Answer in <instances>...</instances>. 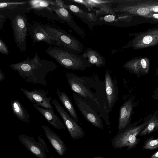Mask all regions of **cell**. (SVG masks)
Returning a JSON list of instances; mask_svg holds the SVG:
<instances>
[{"label": "cell", "mask_w": 158, "mask_h": 158, "mask_svg": "<svg viewBox=\"0 0 158 158\" xmlns=\"http://www.w3.org/2000/svg\"><path fill=\"white\" fill-rule=\"evenodd\" d=\"M46 52L67 69L83 71L89 66L82 55L66 47L50 46L46 49Z\"/></svg>", "instance_id": "1"}, {"label": "cell", "mask_w": 158, "mask_h": 158, "mask_svg": "<svg viewBox=\"0 0 158 158\" xmlns=\"http://www.w3.org/2000/svg\"><path fill=\"white\" fill-rule=\"evenodd\" d=\"M148 123V121L138 126L128 127L118 132L111 139L113 148L122 149L127 147V151L135 148L141 140L140 138H137V136Z\"/></svg>", "instance_id": "2"}, {"label": "cell", "mask_w": 158, "mask_h": 158, "mask_svg": "<svg viewBox=\"0 0 158 158\" xmlns=\"http://www.w3.org/2000/svg\"><path fill=\"white\" fill-rule=\"evenodd\" d=\"M41 27L57 45V47L68 48L80 54L83 46L76 38L61 29L49 24H40Z\"/></svg>", "instance_id": "3"}, {"label": "cell", "mask_w": 158, "mask_h": 158, "mask_svg": "<svg viewBox=\"0 0 158 158\" xmlns=\"http://www.w3.org/2000/svg\"><path fill=\"white\" fill-rule=\"evenodd\" d=\"M56 110L63 119L70 136L74 139L82 138L85 135L83 129L60 105L56 99L52 102Z\"/></svg>", "instance_id": "4"}, {"label": "cell", "mask_w": 158, "mask_h": 158, "mask_svg": "<svg viewBox=\"0 0 158 158\" xmlns=\"http://www.w3.org/2000/svg\"><path fill=\"white\" fill-rule=\"evenodd\" d=\"M27 2L29 7L26 8V10H32L34 13L39 16L64 23L51 9V6L56 4V0H32Z\"/></svg>", "instance_id": "5"}, {"label": "cell", "mask_w": 158, "mask_h": 158, "mask_svg": "<svg viewBox=\"0 0 158 158\" xmlns=\"http://www.w3.org/2000/svg\"><path fill=\"white\" fill-rule=\"evenodd\" d=\"M72 96L76 106L84 117L95 127L102 129L100 120L86 100L75 93H72Z\"/></svg>", "instance_id": "6"}, {"label": "cell", "mask_w": 158, "mask_h": 158, "mask_svg": "<svg viewBox=\"0 0 158 158\" xmlns=\"http://www.w3.org/2000/svg\"><path fill=\"white\" fill-rule=\"evenodd\" d=\"M55 4L51 6L52 10L64 22L66 23L75 32L82 37L85 36L84 32L76 24L71 13L60 4L59 0H56Z\"/></svg>", "instance_id": "7"}, {"label": "cell", "mask_w": 158, "mask_h": 158, "mask_svg": "<svg viewBox=\"0 0 158 158\" xmlns=\"http://www.w3.org/2000/svg\"><path fill=\"white\" fill-rule=\"evenodd\" d=\"M14 37L17 44H23L26 48V37L27 35V23L26 16L17 15L13 22Z\"/></svg>", "instance_id": "8"}, {"label": "cell", "mask_w": 158, "mask_h": 158, "mask_svg": "<svg viewBox=\"0 0 158 158\" xmlns=\"http://www.w3.org/2000/svg\"><path fill=\"white\" fill-rule=\"evenodd\" d=\"M27 31L35 43L43 41L51 46H58L38 23H27Z\"/></svg>", "instance_id": "9"}, {"label": "cell", "mask_w": 158, "mask_h": 158, "mask_svg": "<svg viewBox=\"0 0 158 158\" xmlns=\"http://www.w3.org/2000/svg\"><path fill=\"white\" fill-rule=\"evenodd\" d=\"M21 143L30 152L38 158H47L45 152L39 142L34 137L21 135L19 137Z\"/></svg>", "instance_id": "10"}, {"label": "cell", "mask_w": 158, "mask_h": 158, "mask_svg": "<svg viewBox=\"0 0 158 158\" xmlns=\"http://www.w3.org/2000/svg\"><path fill=\"white\" fill-rule=\"evenodd\" d=\"M42 128L44 131L46 137L58 154L61 156H64L67 148L63 141L48 126L43 125Z\"/></svg>", "instance_id": "11"}, {"label": "cell", "mask_w": 158, "mask_h": 158, "mask_svg": "<svg viewBox=\"0 0 158 158\" xmlns=\"http://www.w3.org/2000/svg\"><path fill=\"white\" fill-rule=\"evenodd\" d=\"M48 94L47 91L39 89L29 92L28 96L29 99L36 104L46 109L53 110V108L51 104L52 98L48 96Z\"/></svg>", "instance_id": "12"}, {"label": "cell", "mask_w": 158, "mask_h": 158, "mask_svg": "<svg viewBox=\"0 0 158 158\" xmlns=\"http://www.w3.org/2000/svg\"><path fill=\"white\" fill-rule=\"evenodd\" d=\"M35 109L45 118L48 122L57 129H65L66 127L60 118L55 113L54 110L46 109L36 104H34Z\"/></svg>", "instance_id": "13"}, {"label": "cell", "mask_w": 158, "mask_h": 158, "mask_svg": "<svg viewBox=\"0 0 158 158\" xmlns=\"http://www.w3.org/2000/svg\"><path fill=\"white\" fill-rule=\"evenodd\" d=\"M132 111V106L130 101L125 102L120 108L118 121V132L128 127Z\"/></svg>", "instance_id": "14"}, {"label": "cell", "mask_w": 158, "mask_h": 158, "mask_svg": "<svg viewBox=\"0 0 158 158\" xmlns=\"http://www.w3.org/2000/svg\"><path fill=\"white\" fill-rule=\"evenodd\" d=\"M56 91L60 101L69 114L76 122H78L77 114L69 96L65 92L61 91L58 88H56Z\"/></svg>", "instance_id": "15"}, {"label": "cell", "mask_w": 158, "mask_h": 158, "mask_svg": "<svg viewBox=\"0 0 158 158\" xmlns=\"http://www.w3.org/2000/svg\"><path fill=\"white\" fill-rule=\"evenodd\" d=\"M106 90L107 98L110 107L116 99L115 89L112 80L109 74H107L105 77Z\"/></svg>", "instance_id": "16"}, {"label": "cell", "mask_w": 158, "mask_h": 158, "mask_svg": "<svg viewBox=\"0 0 158 158\" xmlns=\"http://www.w3.org/2000/svg\"><path fill=\"white\" fill-rule=\"evenodd\" d=\"M138 135L142 136L146 135L158 129V120L155 116L148 121V124Z\"/></svg>", "instance_id": "17"}, {"label": "cell", "mask_w": 158, "mask_h": 158, "mask_svg": "<svg viewBox=\"0 0 158 158\" xmlns=\"http://www.w3.org/2000/svg\"><path fill=\"white\" fill-rule=\"evenodd\" d=\"M158 148V138L155 139L152 136L147 138L143 145V149L152 150Z\"/></svg>", "instance_id": "18"}, {"label": "cell", "mask_w": 158, "mask_h": 158, "mask_svg": "<svg viewBox=\"0 0 158 158\" xmlns=\"http://www.w3.org/2000/svg\"><path fill=\"white\" fill-rule=\"evenodd\" d=\"M26 2H0V10L14 9L20 5L26 3Z\"/></svg>", "instance_id": "19"}, {"label": "cell", "mask_w": 158, "mask_h": 158, "mask_svg": "<svg viewBox=\"0 0 158 158\" xmlns=\"http://www.w3.org/2000/svg\"><path fill=\"white\" fill-rule=\"evenodd\" d=\"M0 52L7 55L9 53L8 49L5 44L0 39Z\"/></svg>", "instance_id": "20"}, {"label": "cell", "mask_w": 158, "mask_h": 158, "mask_svg": "<svg viewBox=\"0 0 158 158\" xmlns=\"http://www.w3.org/2000/svg\"><path fill=\"white\" fill-rule=\"evenodd\" d=\"M39 142L43 147L44 150L48 153H50L47 145L44 140L39 136H37Z\"/></svg>", "instance_id": "21"}, {"label": "cell", "mask_w": 158, "mask_h": 158, "mask_svg": "<svg viewBox=\"0 0 158 158\" xmlns=\"http://www.w3.org/2000/svg\"><path fill=\"white\" fill-rule=\"evenodd\" d=\"M137 13L139 15H145L149 13V10L147 8H141L137 10Z\"/></svg>", "instance_id": "22"}, {"label": "cell", "mask_w": 158, "mask_h": 158, "mask_svg": "<svg viewBox=\"0 0 158 158\" xmlns=\"http://www.w3.org/2000/svg\"><path fill=\"white\" fill-rule=\"evenodd\" d=\"M152 41V38L150 35H147L145 36L143 39V42L145 44H150Z\"/></svg>", "instance_id": "23"}, {"label": "cell", "mask_w": 158, "mask_h": 158, "mask_svg": "<svg viewBox=\"0 0 158 158\" xmlns=\"http://www.w3.org/2000/svg\"><path fill=\"white\" fill-rule=\"evenodd\" d=\"M13 106L15 111L18 114H20L21 110L18 104L16 102H15L13 104Z\"/></svg>", "instance_id": "24"}, {"label": "cell", "mask_w": 158, "mask_h": 158, "mask_svg": "<svg viewBox=\"0 0 158 158\" xmlns=\"http://www.w3.org/2000/svg\"><path fill=\"white\" fill-rule=\"evenodd\" d=\"M115 19V16L111 15H107L105 16V20L108 22L113 21Z\"/></svg>", "instance_id": "25"}, {"label": "cell", "mask_w": 158, "mask_h": 158, "mask_svg": "<svg viewBox=\"0 0 158 158\" xmlns=\"http://www.w3.org/2000/svg\"><path fill=\"white\" fill-rule=\"evenodd\" d=\"M141 64L142 68L143 69H146L147 68V63L145 60L142 59L141 60Z\"/></svg>", "instance_id": "26"}, {"label": "cell", "mask_w": 158, "mask_h": 158, "mask_svg": "<svg viewBox=\"0 0 158 158\" xmlns=\"http://www.w3.org/2000/svg\"><path fill=\"white\" fill-rule=\"evenodd\" d=\"M150 158H158V151H157L153 154Z\"/></svg>", "instance_id": "27"}, {"label": "cell", "mask_w": 158, "mask_h": 158, "mask_svg": "<svg viewBox=\"0 0 158 158\" xmlns=\"http://www.w3.org/2000/svg\"><path fill=\"white\" fill-rule=\"evenodd\" d=\"M158 6H154L153 8V10L155 12H158Z\"/></svg>", "instance_id": "28"}, {"label": "cell", "mask_w": 158, "mask_h": 158, "mask_svg": "<svg viewBox=\"0 0 158 158\" xmlns=\"http://www.w3.org/2000/svg\"><path fill=\"white\" fill-rule=\"evenodd\" d=\"M3 18V16L0 15V23L2 21Z\"/></svg>", "instance_id": "29"}, {"label": "cell", "mask_w": 158, "mask_h": 158, "mask_svg": "<svg viewBox=\"0 0 158 158\" xmlns=\"http://www.w3.org/2000/svg\"><path fill=\"white\" fill-rule=\"evenodd\" d=\"M153 16L154 18H156V19H158V14H154L153 15Z\"/></svg>", "instance_id": "30"}, {"label": "cell", "mask_w": 158, "mask_h": 158, "mask_svg": "<svg viewBox=\"0 0 158 158\" xmlns=\"http://www.w3.org/2000/svg\"><path fill=\"white\" fill-rule=\"evenodd\" d=\"M90 158H105V157H100V156H96V157H91Z\"/></svg>", "instance_id": "31"}]
</instances>
